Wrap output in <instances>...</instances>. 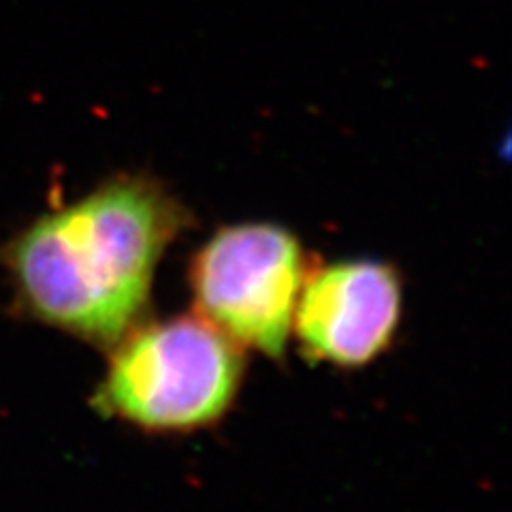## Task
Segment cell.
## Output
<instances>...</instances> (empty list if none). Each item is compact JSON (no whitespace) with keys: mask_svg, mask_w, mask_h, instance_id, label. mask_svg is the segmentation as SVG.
Wrapping results in <instances>:
<instances>
[{"mask_svg":"<svg viewBox=\"0 0 512 512\" xmlns=\"http://www.w3.org/2000/svg\"><path fill=\"white\" fill-rule=\"evenodd\" d=\"M190 224L167 186L126 173L30 222L0 261L28 318L111 348L146 320L156 267Z\"/></svg>","mask_w":512,"mask_h":512,"instance_id":"6da1fadb","label":"cell"},{"mask_svg":"<svg viewBox=\"0 0 512 512\" xmlns=\"http://www.w3.org/2000/svg\"><path fill=\"white\" fill-rule=\"evenodd\" d=\"M107 350L92 406L152 434L216 425L246 372L244 348L199 314L141 320Z\"/></svg>","mask_w":512,"mask_h":512,"instance_id":"7a4b0ae2","label":"cell"},{"mask_svg":"<svg viewBox=\"0 0 512 512\" xmlns=\"http://www.w3.org/2000/svg\"><path fill=\"white\" fill-rule=\"evenodd\" d=\"M308 254L280 224L246 222L218 229L197 250L188 282L201 318L237 346L282 359Z\"/></svg>","mask_w":512,"mask_h":512,"instance_id":"3957f363","label":"cell"},{"mask_svg":"<svg viewBox=\"0 0 512 512\" xmlns=\"http://www.w3.org/2000/svg\"><path fill=\"white\" fill-rule=\"evenodd\" d=\"M402 278L389 263L338 261L308 271L293 329L303 355L363 367L387 350L402 320Z\"/></svg>","mask_w":512,"mask_h":512,"instance_id":"277c9868","label":"cell"}]
</instances>
